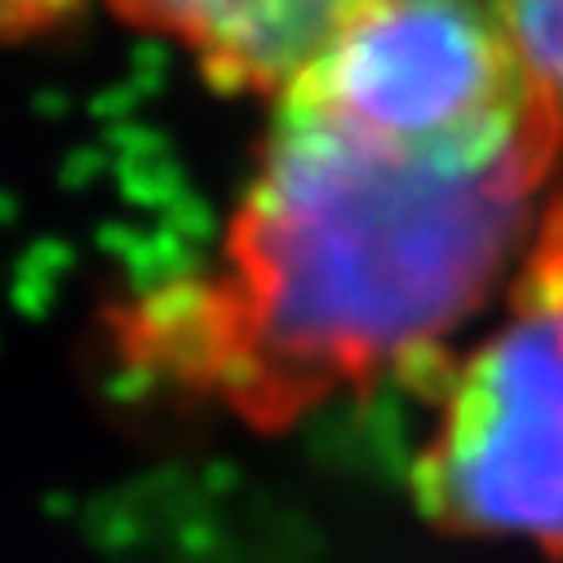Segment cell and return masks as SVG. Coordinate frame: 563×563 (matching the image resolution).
<instances>
[{
    "label": "cell",
    "instance_id": "5",
    "mask_svg": "<svg viewBox=\"0 0 563 563\" xmlns=\"http://www.w3.org/2000/svg\"><path fill=\"white\" fill-rule=\"evenodd\" d=\"M85 0H0V45H23L58 32Z\"/></svg>",
    "mask_w": 563,
    "mask_h": 563
},
{
    "label": "cell",
    "instance_id": "2",
    "mask_svg": "<svg viewBox=\"0 0 563 563\" xmlns=\"http://www.w3.org/2000/svg\"><path fill=\"white\" fill-rule=\"evenodd\" d=\"M412 497L444 532L563 554V196L523 249L501 324L449 373Z\"/></svg>",
    "mask_w": 563,
    "mask_h": 563
},
{
    "label": "cell",
    "instance_id": "1",
    "mask_svg": "<svg viewBox=\"0 0 563 563\" xmlns=\"http://www.w3.org/2000/svg\"><path fill=\"white\" fill-rule=\"evenodd\" d=\"M554 107L404 137L279 93L213 271L133 307L129 351L253 431L431 360L497 289L559 161Z\"/></svg>",
    "mask_w": 563,
    "mask_h": 563
},
{
    "label": "cell",
    "instance_id": "4",
    "mask_svg": "<svg viewBox=\"0 0 563 563\" xmlns=\"http://www.w3.org/2000/svg\"><path fill=\"white\" fill-rule=\"evenodd\" d=\"M497 14L523 67L563 120V0H497Z\"/></svg>",
    "mask_w": 563,
    "mask_h": 563
},
{
    "label": "cell",
    "instance_id": "3",
    "mask_svg": "<svg viewBox=\"0 0 563 563\" xmlns=\"http://www.w3.org/2000/svg\"><path fill=\"white\" fill-rule=\"evenodd\" d=\"M143 32L178 41L222 93H285L377 0H107Z\"/></svg>",
    "mask_w": 563,
    "mask_h": 563
}]
</instances>
